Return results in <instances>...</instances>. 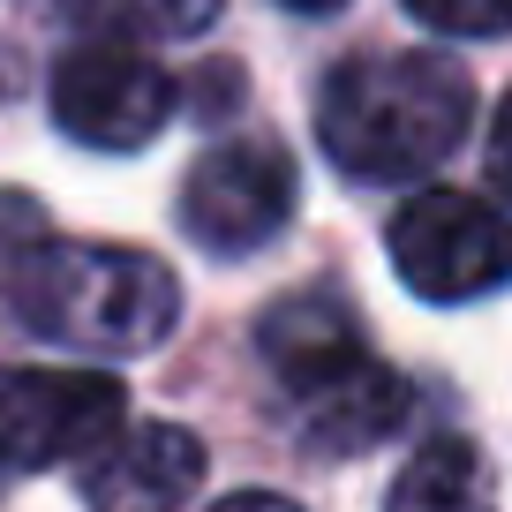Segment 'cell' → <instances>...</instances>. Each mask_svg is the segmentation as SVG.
Segmentation results:
<instances>
[{
  "mask_svg": "<svg viewBox=\"0 0 512 512\" xmlns=\"http://www.w3.org/2000/svg\"><path fill=\"white\" fill-rule=\"evenodd\" d=\"M475 91L445 53H354L317 91V144L354 181H415L467 136Z\"/></svg>",
  "mask_w": 512,
  "mask_h": 512,
  "instance_id": "6da1fadb",
  "label": "cell"
},
{
  "mask_svg": "<svg viewBox=\"0 0 512 512\" xmlns=\"http://www.w3.org/2000/svg\"><path fill=\"white\" fill-rule=\"evenodd\" d=\"M8 309L23 332L53 339L68 354H151L181 317V279L159 256L121 249V241H68L46 234L23 249L16 279H8Z\"/></svg>",
  "mask_w": 512,
  "mask_h": 512,
  "instance_id": "7a4b0ae2",
  "label": "cell"
},
{
  "mask_svg": "<svg viewBox=\"0 0 512 512\" xmlns=\"http://www.w3.org/2000/svg\"><path fill=\"white\" fill-rule=\"evenodd\" d=\"M264 362L309 452H369L407 422V384L354 339V317L332 294H294L264 317Z\"/></svg>",
  "mask_w": 512,
  "mask_h": 512,
  "instance_id": "3957f363",
  "label": "cell"
},
{
  "mask_svg": "<svg viewBox=\"0 0 512 512\" xmlns=\"http://www.w3.org/2000/svg\"><path fill=\"white\" fill-rule=\"evenodd\" d=\"M384 249L422 302H482V294L512 287V219L460 189H430L400 204Z\"/></svg>",
  "mask_w": 512,
  "mask_h": 512,
  "instance_id": "277c9868",
  "label": "cell"
},
{
  "mask_svg": "<svg viewBox=\"0 0 512 512\" xmlns=\"http://www.w3.org/2000/svg\"><path fill=\"white\" fill-rule=\"evenodd\" d=\"M181 91L144 46L128 38H83L53 61V121L91 151H136L174 121Z\"/></svg>",
  "mask_w": 512,
  "mask_h": 512,
  "instance_id": "5b68a950",
  "label": "cell"
},
{
  "mask_svg": "<svg viewBox=\"0 0 512 512\" xmlns=\"http://www.w3.org/2000/svg\"><path fill=\"white\" fill-rule=\"evenodd\" d=\"M128 422L106 369H0V452L8 467H83Z\"/></svg>",
  "mask_w": 512,
  "mask_h": 512,
  "instance_id": "8992f818",
  "label": "cell"
},
{
  "mask_svg": "<svg viewBox=\"0 0 512 512\" xmlns=\"http://www.w3.org/2000/svg\"><path fill=\"white\" fill-rule=\"evenodd\" d=\"M294 219V159L279 144H211L181 181V226L211 256H249Z\"/></svg>",
  "mask_w": 512,
  "mask_h": 512,
  "instance_id": "52a82bcc",
  "label": "cell"
},
{
  "mask_svg": "<svg viewBox=\"0 0 512 512\" xmlns=\"http://www.w3.org/2000/svg\"><path fill=\"white\" fill-rule=\"evenodd\" d=\"M204 482V445L181 422H136L113 430L76 467L83 512H181Z\"/></svg>",
  "mask_w": 512,
  "mask_h": 512,
  "instance_id": "ba28073f",
  "label": "cell"
},
{
  "mask_svg": "<svg viewBox=\"0 0 512 512\" xmlns=\"http://www.w3.org/2000/svg\"><path fill=\"white\" fill-rule=\"evenodd\" d=\"M384 512H497V475L482 445L467 437H430L415 460L392 475Z\"/></svg>",
  "mask_w": 512,
  "mask_h": 512,
  "instance_id": "9c48e42d",
  "label": "cell"
},
{
  "mask_svg": "<svg viewBox=\"0 0 512 512\" xmlns=\"http://www.w3.org/2000/svg\"><path fill=\"white\" fill-rule=\"evenodd\" d=\"M83 23H98L106 38H196L211 16H219V0H68Z\"/></svg>",
  "mask_w": 512,
  "mask_h": 512,
  "instance_id": "30bf717a",
  "label": "cell"
},
{
  "mask_svg": "<svg viewBox=\"0 0 512 512\" xmlns=\"http://www.w3.org/2000/svg\"><path fill=\"white\" fill-rule=\"evenodd\" d=\"M407 16L452 38H497L512 31V0H407Z\"/></svg>",
  "mask_w": 512,
  "mask_h": 512,
  "instance_id": "8fae6325",
  "label": "cell"
},
{
  "mask_svg": "<svg viewBox=\"0 0 512 512\" xmlns=\"http://www.w3.org/2000/svg\"><path fill=\"white\" fill-rule=\"evenodd\" d=\"M31 241H46V211H38V196L0 189V302H8V279H16V264H23Z\"/></svg>",
  "mask_w": 512,
  "mask_h": 512,
  "instance_id": "7c38bea8",
  "label": "cell"
},
{
  "mask_svg": "<svg viewBox=\"0 0 512 512\" xmlns=\"http://www.w3.org/2000/svg\"><path fill=\"white\" fill-rule=\"evenodd\" d=\"M490 189L512 204V98L497 106V121H490Z\"/></svg>",
  "mask_w": 512,
  "mask_h": 512,
  "instance_id": "4fadbf2b",
  "label": "cell"
},
{
  "mask_svg": "<svg viewBox=\"0 0 512 512\" xmlns=\"http://www.w3.org/2000/svg\"><path fill=\"white\" fill-rule=\"evenodd\" d=\"M211 512H302L294 497H279V490H234V497H219Z\"/></svg>",
  "mask_w": 512,
  "mask_h": 512,
  "instance_id": "5bb4252c",
  "label": "cell"
},
{
  "mask_svg": "<svg viewBox=\"0 0 512 512\" xmlns=\"http://www.w3.org/2000/svg\"><path fill=\"white\" fill-rule=\"evenodd\" d=\"M287 8H294V16H332L339 0H287Z\"/></svg>",
  "mask_w": 512,
  "mask_h": 512,
  "instance_id": "9a60e30c",
  "label": "cell"
},
{
  "mask_svg": "<svg viewBox=\"0 0 512 512\" xmlns=\"http://www.w3.org/2000/svg\"><path fill=\"white\" fill-rule=\"evenodd\" d=\"M8 475H16V467H8V452H0V490H8Z\"/></svg>",
  "mask_w": 512,
  "mask_h": 512,
  "instance_id": "2e32d148",
  "label": "cell"
}]
</instances>
